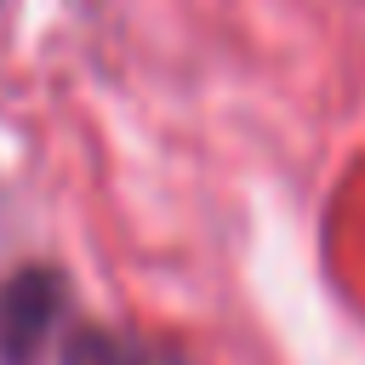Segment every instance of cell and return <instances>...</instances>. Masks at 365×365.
Returning a JSON list of instances; mask_svg holds the SVG:
<instances>
[{"label":"cell","instance_id":"obj_1","mask_svg":"<svg viewBox=\"0 0 365 365\" xmlns=\"http://www.w3.org/2000/svg\"><path fill=\"white\" fill-rule=\"evenodd\" d=\"M68 308V285L57 268L29 262L0 279V365H34V354L57 336Z\"/></svg>","mask_w":365,"mask_h":365},{"label":"cell","instance_id":"obj_2","mask_svg":"<svg viewBox=\"0 0 365 365\" xmlns=\"http://www.w3.org/2000/svg\"><path fill=\"white\" fill-rule=\"evenodd\" d=\"M63 365H194V359L160 336H143V331L74 325V331H63Z\"/></svg>","mask_w":365,"mask_h":365}]
</instances>
